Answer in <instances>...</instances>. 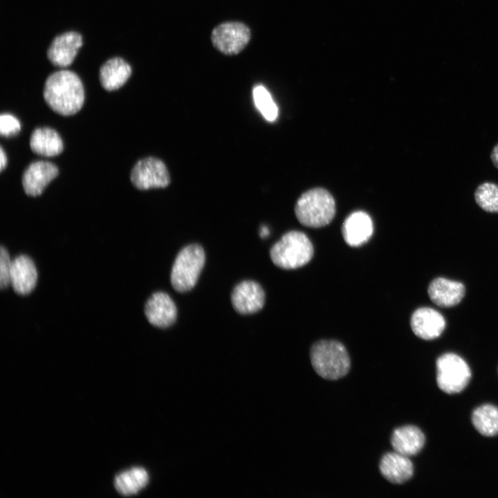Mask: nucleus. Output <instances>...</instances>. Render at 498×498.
I'll list each match as a JSON object with an SVG mask.
<instances>
[{
  "mask_svg": "<svg viewBox=\"0 0 498 498\" xmlns=\"http://www.w3.org/2000/svg\"><path fill=\"white\" fill-rule=\"evenodd\" d=\"M250 28L239 21H225L214 28L211 41L216 49L227 55L241 52L250 42Z\"/></svg>",
  "mask_w": 498,
  "mask_h": 498,
  "instance_id": "obj_7",
  "label": "nucleus"
},
{
  "mask_svg": "<svg viewBox=\"0 0 498 498\" xmlns=\"http://www.w3.org/2000/svg\"><path fill=\"white\" fill-rule=\"evenodd\" d=\"M0 151H1V153H0V159H1L0 168H1V171H2L6 166L7 158H6V154L5 151H3V149L2 147H1Z\"/></svg>",
  "mask_w": 498,
  "mask_h": 498,
  "instance_id": "obj_28",
  "label": "nucleus"
},
{
  "mask_svg": "<svg viewBox=\"0 0 498 498\" xmlns=\"http://www.w3.org/2000/svg\"><path fill=\"white\" fill-rule=\"evenodd\" d=\"M427 292L432 302L440 307L448 308L461 301L465 295V286L459 282L437 277L430 282Z\"/></svg>",
  "mask_w": 498,
  "mask_h": 498,
  "instance_id": "obj_16",
  "label": "nucleus"
},
{
  "mask_svg": "<svg viewBox=\"0 0 498 498\" xmlns=\"http://www.w3.org/2000/svg\"><path fill=\"white\" fill-rule=\"evenodd\" d=\"M43 96L55 113L67 116L75 114L83 106L84 90L79 76L69 70H60L46 78Z\"/></svg>",
  "mask_w": 498,
  "mask_h": 498,
  "instance_id": "obj_1",
  "label": "nucleus"
},
{
  "mask_svg": "<svg viewBox=\"0 0 498 498\" xmlns=\"http://www.w3.org/2000/svg\"><path fill=\"white\" fill-rule=\"evenodd\" d=\"M425 443L424 434L414 425L396 428L391 437V444L394 451L408 457L418 454Z\"/></svg>",
  "mask_w": 498,
  "mask_h": 498,
  "instance_id": "obj_18",
  "label": "nucleus"
},
{
  "mask_svg": "<svg viewBox=\"0 0 498 498\" xmlns=\"http://www.w3.org/2000/svg\"><path fill=\"white\" fill-rule=\"evenodd\" d=\"M436 384L439 388L448 394L462 391L471 379V370L467 362L454 353H446L438 358Z\"/></svg>",
  "mask_w": 498,
  "mask_h": 498,
  "instance_id": "obj_6",
  "label": "nucleus"
},
{
  "mask_svg": "<svg viewBox=\"0 0 498 498\" xmlns=\"http://www.w3.org/2000/svg\"><path fill=\"white\" fill-rule=\"evenodd\" d=\"M381 474L394 484H401L409 480L414 474V466L408 456L396 452L386 453L379 463Z\"/></svg>",
  "mask_w": 498,
  "mask_h": 498,
  "instance_id": "obj_17",
  "label": "nucleus"
},
{
  "mask_svg": "<svg viewBox=\"0 0 498 498\" xmlns=\"http://www.w3.org/2000/svg\"><path fill=\"white\" fill-rule=\"evenodd\" d=\"M231 302L237 313L242 315L252 314L263 308L265 302L264 291L258 283L243 281L233 289Z\"/></svg>",
  "mask_w": 498,
  "mask_h": 498,
  "instance_id": "obj_10",
  "label": "nucleus"
},
{
  "mask_svg": "<svg viewBox=\"0 0 498 498\" xmlns=\"http://www.w3.org/2000/svg\"><path fill=\"white\" fill-rule=\"evenodd\" d=\"M33 152L44 156H55L63 151V142L59 133L48 127L35 129L30 138Z\"/></svg>",
  "mask_w": 498,
  "mask_h": 498,
  "instance_id": "obj_20",
  "label": "nucleus"
},
{
  "mask_svg": "<svg viewBox=\"0 0 498 498\" xmlns=\"http://www.w3.org/2000/svg\"><path fill=\"white\" fill-rule=\"evenodd\" d=\"M59 174L55 165L48 161L31 163L24 170L21 182L26 195L37 196L42 194L47 185Z\"/></svg>",
  "mask_w": 498,
  "mask_h": 498,
  "instance_id": "obj_11",
  "label": "nucleus"
},
{
  "mask_svg": "<svg viewBox=\"0 0 498 498\" xmlns=\"http://www.w3.org/2000/svg\"><path fill=\"white\" fill-rule=\"evenodd\" d=\"M145 314L153 326L167 328L176 321L177 309L169 295L163 292H156L147 299L145 306Z\"/></svg>",
  "mask_w": 498,
  "mask_h": 498,
  "instance_id": "obj_12",
  "label": "nucleus"
},
{
  "mask_svg": "<svg viewBox=\"0 0 498 498\" xmlns=\"http://www.w3.org/2000/svg\"><path fill=\"white\" fill-rule=\"evenodd\" d=\"M255 107L268 121L273 122L278 116V108L270 93L262 85H257L252 91Z\"/></svg>",
  "mask_w": 498,
  "mask_h": 498,
  "instance_id": "obj_23",
  "label": "nucleus"
},
{
  "mask_svg": "<svg viewBox=\"0 0 498 498\" xmlns=\"http://www.w3.org/2000/svg\"><path fill=\"white\" fill-rule=\"evenodd\" d=\"M268 234H269V230L267 228V226H265V225L261 226L260 232H259V235L261 236V237H262V238L266 237Z\"/></svg>",
  "mask_w": 498,
  "mask_h": 498,
  "instance_id": "obj_29",
  "label": "nucleus"
},
{
  "mask_svg": "<svg viewBox=\"0 0 498 498\" xmlns=\"http://www.w3.org/2000/svg\"><path fill=\"white\" fill-rule=\"evenodd\" d=\"M476 203L484 211L498 212V185L492 183H483L474 193Z\"/></svg>",
  "mask_w": 498,
  "mask_h": 498,
  "instance_id": "obj_24",
  "label": "nucleus"
},
{
  "mask_svg": "<svg viewBox=\"0 0 498 498\" xmlns=\"http://www.w3.org/2000/svg\"><path fill=\"white\" fill-rule=\"evenodd\" d=\"M491 160L494 165L498 168V143L494 147L491 153Z\"/></svg>",
  "mask_w": 498,
  "mask_h": 498,
  "instance_id": "obj_27",
  "label": "nucleus"
},
{
  "mask_svg": "<svg viewBox=\"0 0 498 498\" xmlns=\"http://www.w3.org/2000/svg\"><path fill=\"white\" fill-rule=\"evenodd\" d=\"M410 325L417 337L430 340L442 333L445 327V321L443 316L435 309L421 307L412 313Z\"/></svg>",
  "mask_w": 498,
  "mask_h": 498,
  "instance_id": "obj_13",
  "label": "nucleus"
},
{
  "mask_svg": "<svg viewBox=\"0 0 498 498\" xmlns=\"http://www.w3.org/2000/svg\"><path fill=\"white\" fill-rule=\"evenodd\" d=\"M472 423L481 435L492 437L498 434V407L484 404L477 407L472 414Z\"/></svg>",
  "mask_w": 498,
  "mask_h": 498,
  "instance_id": "obj_22",
  "label": "nucleus"
},
{
  "mask_svg": "<svg viewBox=\"0 0 498 498\" xmlns=\"http://www.w3.org/2000/svg\"><path fill=\"white\" fill-rule=\"evenodd\" d=\"M131 66L122 57H113L103 63L99 70L101 86L107 91L122 86L131 75Z\"/></svg>",
  "mask_w": 498,
  "mask_h": 498,
  "instance_id": "obj_19",
  "label": "nucleus"
},
{
  "mask_svg": "<svg viewBox=\"0 0 498 498\" xmlns=\"http://www.w3.org/2000/svg\"><path fill=\"white\" fill-rule=\"evenodd\" d=\"M21 129L19 121L14 116L3 113L0 116V133L1 136L8 137L17 134Z\"/></svg>",
  "mask_w": 498,
  "mask_h": 498,
  "instance_id": "obj_26",
  "label": "nucleus"
},
{
  "mask_svg": "<svg viewBox=\"0 0 498 498\" xmlns=\"http://www.w3.org/2000/svg\"><path fill=\"white\" fill-rule=\"evenodd\" d=\"M313 246L308 237L299 231L284 234L270 250L273 263L282 269L291 270L308 264L313 256Z\"/></svg>",
  "mask_w": 498,
  "mask_h": 498,
  "instance_id": "obj_4",
  "label": "nucleus"
},
{
  "mask_svg": "<svg viewBox=\"0 0 498 498\" xmlns=\"http://www.w3.org/2000/svg\"><path fill=\"white\" fill-rule=\"evenodd\" d=\"M82 44L80 33L76 31L63 33L52 40L47 49V57L54 66L67 67L73 63Z\"/></svg>",
  "mask_w": 498,
  "mask_h": 498,
  "instance_id": "obj_9",
  "label": "nucleus"
},
{
  "mask_svg": "<svg viewBox=\"0 0 498 498\" xmlns=\"http://www.w3.org/2000/svg\"><path fill=\"white\" fill-rule=\"evenodd\" d=\"M12 261L6 248L1 246L0 250V287L6 288L10 284Z\"/></svg>",
  "mask_w": 498,
  "mask_h": 498,
  "instance_id": "obj_25",
  "label": "nucleus"
},
{
  "mask_svg": "<svg viewBox=\"0 0 498 498\" xmlns=\"http://www.w3.org/2000/svg\"><path fill=\"white\" fill-rule=\"evenodd\" d=\"M310 358L315 371L327 380H338L346 376L351 362L345 347L340 342L322 340L314 343Z\"/></svg>",
  "mask_w": 498,
  "mask_h": 498,
  "instance_id": "obj_2",
  "label": "nucleus"
},
{
  "mask_svg": "<svg viewBox=\"0 0 498 498\" xmlns=\"http://www.w3.org/2000/svg\"><path fill=\"white\" fill-rule=\"evenodd\" d=\"M130 180L134 187L141 190L165 187L170 183L165 163L154 157L138 160L131 170Z\"/></svg>",
  "mask_w": 498,
  "mask_h": 498,
  "instance_id": "obj_8",
  "label": "nucleus"
},
{
  "mask_svg": "<svg viewBox=\"0 0 498 498\" xmlns=\"http://www.w3.org/2000/svg\"><path fill=\"white\" fill-rule=\"evenodd\" d=\"M205 252L198 244L184 247L177 255L171 271V284L179 293L191 290L196 284L205 264Z\"/></svg>",
  "mask_w": 498,
  "mask_h": 498,
  "instance_id": "obj_5",
  "label": "nucleus"
},
{
  "mask_svg": "<svg viewBox=\"0 0 498 498\" xmlns=\"http://www.w3.org/2000/svg\"><path fill=\"white\" fill-rule=\"evenodd\" d=\"M374 230L373 222L368 214L356 211L349 214L342 227L345 242L351 247H358L367 243Z\"/></svg>",
  "mask_w": 498,
  "mask_h": 498,
  "instance_id": "obj_15",
  "label": "nucleus"
},
{
  "mask_svg": "<svg viewBox=\"0 0 498 498\" xmlns=\"http://www.w3.org/2000/svg\"><path fill=\"white\" fill-rule=\"evenodd\" d=\"M149 482L147 472L142 468H133L118 474L114 479L116 490L122 495L137 494Z\"/></svg>",
  "mask_w": 498,
  "mask_h": 498,
  "instance_id": "obj_21",
  "label": "nucleus"
},
{
  "mask_svg": "<svg viewBox=\"0 0 498 498\" xmlns=\"http://www.w3.org/2000/svg\"><path fill=\"white\" fill-rule=\"evenodd\" d=\"M295 213L299 222L311 228L328 225L335 214V202L323 188H314L302 194L297 201Z\"/></svg>",
  "mask_w": 498,
  "mask_h": 498,
  "instance_id": "obj_3",
  "label": "nucleus"
},
{
  "mask_svg": "<svg viewBox=\"0 0 498 498\" xmlns=\"http://www.w3.org/2000/svg\"><path fill=\"white\" fill-rule=\"evenodd\" d=\"M37 281V268L28 256L20 255L12 261L10 284L16 293L29 294L35 288Z\"/></svg>",
  "mask_w": 498,
  "mask_h": 498,
  "instance_id": "obj_14",
  "label": "nucleus"
}]
</instances>
